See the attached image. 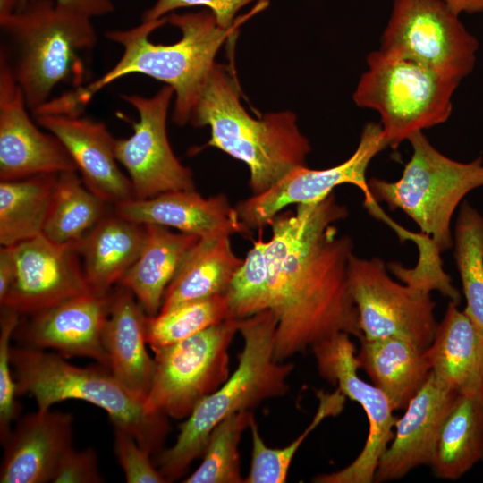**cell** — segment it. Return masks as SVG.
Listing matches in <instances>:
<instances>
[{"label": "cell", "instance_id": "obj_42", "mask_svg": "<svg viewBox=\"0 0 483 483\" xmlns=\"http://www.w3.org/2000/svg\"><path fill=\"white\" fill-rule=\"evenodd\" d=\"M15 275V263L11 246L0 249V302L7 295Z\"/></svg>", "mask_w": 483, "mask_h": 483}, {"label": "cell", "instance_id": "obj_4", "mask_svg": "<svg viewBox=\"0 0 483 483\" xmlns=\"http://www.w3.org/2000/svg\"><path fill=\"white\" fill-rule=\"evenodd\" d=\"M276 326L270 309L240 319L243 348L235 370L195 406L181 424L174 444L157 454L158 470L167 482L182 478L202 456L211 431L222 420L287 393L294 364L275 359Z\"/></svg>", "mask_w": 483, "mask_h": 483}, {"label": "cell", "instance_id": "obj_38", "mask_svg": "<svg viewBox=\"0 0 483 483\" xmlns=\"http://www.w3.org/2000/svg\"><path fill=\"white\" fill-rule=\"evenodd\" d=\"M114 453L128 483L167 482L153 464L152 453L141 447L127 432L114 428Z\"/></svg>", "mask_w": 483, "mask_h": 483}, {"label": "cell", "instance_id": "obj_8", "mask_svg": "<svg viewBox=\"0 0 483 483\" xmlns=\"http://www.w3.org/2000/svg\"><path fill=\"white\" fill-rule=\"evenodd\" d=\"M352 98L358 106L377 111L387 146L446 122L460 82L412 60L380 49L367 58Z\"/></svg>", "mask_w": 483, "mask_h": 483}, {"label": "cell", "instance_id": "obj_33", "mask_svg": "<svg viewBox=\"0 0 483 483\" xmlns=\"http://www.w3.org/2000/svg\"><path fill=\"white\" fill-rule=\"evenodd\" d=\"M254 418L251 410L238 411L222 420L211 431L199 466L183 483H243L239 442Z\"/></svg>", "mask_w": 483, "mask_h": 483}, {"label": "cell", "instance_id": "obj_1", "mask_svg": "<svg viewBox=\"0 0 483 483\" xmlns=\"http://www.w3.org/2000/svg\"><path fill=\"white\" fill-rule=\"evenodd\" d=\"M348 215L332 192L319 201L298 204L295 212L281 211L268 223L267 309L277 320L278 361L339 333L362 336L348 287L353 242L336 228Z\"/></svg>", "mask_w": 483, "mask_h": 483}, {"label": "cell", "instance_id": "obj_40", "mask_svg": "<svg viewBox=\"0 0 483 483\" xmlns=\"http://www.w3.org/2000/svg\"><path fill=\"white\" fill-rule=\"evenodd\" d=\"M97 451L92 447L69 449L61 458L54 473L53 483H100Z\"/></svg>", "mask_w": 483, "mask_h": 483}, {"label": "cell", "instance_id": "obj_13", "mask_svg": "<svg viewBox=\"0 0 483 483\" xmlns=\"http://www.w3.org/2000/svg\"><path fill=\"white\" fill-rule=\"evenodd\" d=\"M387 147L380 123H368L347 160L326 169H310L307 165L292 169L265 192L239 201L235 208L240 220L250 232L262 230L287 206L319 201L342 184L358 187L364 194L365 208L379 218L384 212L370 193L366 173L370 161Z\"/></svg>", "mask_w": 483, "mask_h": 483}, {"label": "cell", "instance_id": "obj_14", "mask_svg": "<svg viewBox=\"0 0 483 483\" xmlns=\"http://www.w3.org/2000/svg\"><path fill=\"white\" fill-rule=\"evenodd\" d=\"M174 94L173 88L165 85L151 97L121 95L139 115L138 122L132 123L131 135L116 138L114 144L116 159L127 171L134 199L195 190L191 170L176 157L167 136V114Z\"/></svg>", "mask_w": 483, "mask_h": 483}, {"label": "cell", "instance_id": "obj_10", "mask_svg": "<svg viewBox=\"0 0 483 483\" xmlns=\"http://www.w3.org/2000/svg\"><path fill=\"white\" fill-rule=\"evenodd\" d=\"M477 38L442 0H394L380 50L461 82L476 63Z\"/></svg>", "mask_w": 483, "mask_h": 483}, {"label": "cell", "instance_id": "obj_26", "mask_svg": "<svg viewBox=\"0 0 483 483\" xmlns=\"http://www.w3.org/2000/svg\"><path fill=\"white\" fill-rule=\"evenodd\" d=\"M142 250L118 284L129 289L148 317L158 314L165 292L185 257L199 240L158 225H145Z\"/></svg>", "mask_w": 483, "mask_h": 483}, {"label": "cell", "instance_id": "obj_37", "mask_svg": "<svg viewBox=\"0 0 483 483\" xmlns=\"http://www.w3.org/2000/svg\"><path fill=\"white\" fill-rule=\"evenodd\" d=\"M21 315L13 309L1 306L0 314V440L4 445L17 418V386L11 363V340Z\"/></svg>", "mask_w": 483, "mask_h": 483}, {"label": "cell", "instance_id": "obj_44", "mask_svg": "<svg viewBox=\"0 0 483 483\" xmlns=\"http://www.w3.org/2000/svg\"><path fill=\"white\" fill-rule=\"evenodd\" d=\"M17 7L18 0H0V17L13 13Z\"/></svg>", "mask_w": 483, "mask_h": 483}, {"label": "cell", "instance_id": "obj_31", "mask_svg": "<svg viewBox=\"0 0 483 483\" xmlns=\"http://www.w3.org/2000/svg\"><path fill=\"white\" fill-rule=\"evenodd\" d=\"M453 247L466 300L463 311L483 335V216L467 201L459 210Z\"/></svg>", "mask_w": 483, "mask_h": 483}, {"label": "cell", "instance_id": "obj_36", "mask_svg": "<svg viewBox=\"0 0 483 483\" xmlns=\"http://www.w3.org/2000/svg\"><path fill=\"white\" fill-rule=\"evenodd\" d=\"M417 248L419 258L414 267L406 268L400 263L391 262L388 264L391 273L403 284L429 292L438 291L450 301L460 303L461 293L453 286L451 276L444 271L441 252L436 245L426 237Z\"/></svg>", "mask_w": 483, "mask_h": 483}, {"label": "cell", "instance_id": "obj_12", "mask_svg": "<svg viewBox=\"0 0 483 483\" xmlns=\"http://www.w3.org/2000/svg\"><path fill=\"white\" fill-rule=\"evenodd\" d=\"M351 335L339 333L312 347L318 374L337 386L366 413L369 433L359 455L344 468L316 476L317 483H372L378 461L394 436L397 417L385 393L358 375L356 347Z\"/></svg>", "mask_w": 483, "mask_h": 483}, {"label": "cell", "instance_id": "obj_25", "mask_svg": "<svg viewBox=\"0 0 483 483\" xmlns=\"http://www.w3.org/2000/svg\"><path fill=\"white\" fill-rule=\"evenodd\" d=\"M356 357L394 411L404 410L431 373L424 348L400 337L360 339Z\"/></svg>", "mask_w": 483, "mask_h": 483}, {"label": "cell", "instance_id": "obj_2", "mask_svg": "<svg viewBox=\"0 0 483 483\" xmlns=\"http://www.w3.org/2000/svg\"><path fill=\"white\" fill-rule=\"evenodd\" d=\"M268 5V0H258L226 29L220 27L214 14L206 9L172 13L130 29L107 30L106 38L123 48L119 61L96 80L51 97L38 112L80 115L99 90L122 77L139 73L173 88L175 98L172 118L174 123L183 126L189 123L221 46L236 38L240 27Z\"/></svg>", "mask_w": 483, "mask_h": 483}, {"label": "cell", "instance_id": "obj_29", "mask_svg": "<svg viewBox=\"0 0 483 483\" xmlns=\"http://www.w3.org/2000/svg\"><path fill=\"white\" fill-rule=\"evenodd\" d=\"M57 175L0 181L1 246H13L43 234Z\"/></svg>", "mask_w": 483, "mask_h": 483}, {"label": "cell", "instance_id": "obj_28", "mask_svg": "<svg viewBox=\"0 0 483 483\" xmlns=\"http://www.w3.org/2000/svg\"><path fill=\"white\" fill-rule=\"evenodd\" d=\"M483 459V394H458L443 423L430 467L455 480Z\"/></svg>", "mask_w": 483, "mask_h": 483}, {"label": "cell", "instance_id": "obj_3", "mask_svg": "<svg viewBox=\"0 0 483 483\" xmlns=\"http://www.w3.org/2000/svg\"><path fill=\"white\" fill-rule=\"evenodd\" d=\"M242 90L233 60L215 63L189 118L194 127L209 126L214 147L243 162L253 195L273 187L292 169L306 165L311 151L293 113L251 117L241 102Z\"/></svg>", "mask_w": 483, "mask_h": 483}, {"label": "cell", "instance_id": "obj_15", "mask_svg": "<svg viewBox=\"0 0 483 483\" xmlns=\"http://www.w3.org/2000/svg\"><path fill=\"white\" fill-rule=\"evenodd\" d=\"M11 247L15 275L0 307L28 316L91 291L78 242L58 243L40 234Z\"/></svg>", "mask_w": 483, "mask_h": 483}, {"label": "cell", "instance_id": "obj_16", "mask_svg": "<svg viewBox=\"0 0 483 483\" xmlns=\"http://www.w3.org/2000/svg\"><path fill=\"white\" fill-rule=\"evenodd\" d=\"M110 300L111 292L89 291L23 316L26 319L21 317L13 338L21 346L51 349L65 359L89 358L108 367L103 335Z\"/></svg>", "mask_w": 483, "mask_h": 483}, {"label": "cell", "instance_id": "obj_9", "mask_svg": "<svg viewBox=\"0 0 483 483\" xmlns=\"http://www.w3.org/2000/svg\"><path fill=\"white\" fill-rule=\"evenodd\" d=\"M240 319L227 318L197 335L154 352V372L145 397L149 413L187 418L230 376L229 347Z\"/></svg>", "mask_w": 483, "mask_h": 483}, {"label": "cell", "instance_id": "obj_19", "mask_svg": "<svg viewBox=\"0 0 483 483\" xmlns=\"http://www.w3.org/2000/svg\"><path fill=\"white\" fill-rule=\"evenodd\" d=\"M457 395L430 373L397 418L374 482L399 479L417 467L431 465L441 428Z\"/></svg>", "mask_w": 483, "mask_h": 483}, {"label": "cell", "instance_id": "obj_18", "mask_svg": "<svg viewBox=\"0 0 483 483\" xmlns=\"http://www.w3.org/2000/svg\"><path fill=\"white\" fill-rule=\"evenodd\" d=\"M37 123L55 135L70 155L84 184L111 206L134 199L131 182L119 167L115 139L105 123L80 115L39 114Z\"/></svg>", "mask_w": 483, "mask_h": 483}, {"label": "cell", "instance_id": "obj_35", "mask_svg": "<svg viewBox=\"0 0 483 483\" xmlns=\"http://www.w3.org/2000/svg\"><path fill=\"white\" fill-rule=\"evenodd\" d=\"M267 241H253L242 266L233 275L225 297L230 318L242 319L267 309L268 266Z\"/></svg>", "mask_w": 483, "mask_h": 483}, {"label": "cell", "instance_id": "obj_5", "mask_svg": "<svg viewBox=\"0 0 483 483\" xmlns=\"http://www.w3.org/2000/svg\"><path fill=\"white\" fill-rule=\"evenodd\" d=\"M0 55L34 113L63 83L85 85L82 55L97 43L92 19L56 6L55 0H31L0 17Z\"/></svg>", "mask_w": 483, "mask_h": 483}, {"label": "cell", "instance_id": "obj_39", "mask_svg": "<svg viewBox=\"0 0 483 483\" xmlns=\"http://www.w3.org/2000/svg\"><path fill=\"white\" fill-rule=\"evenodd\" d=\"M255 1L258 0H157L143 12L141 21L159 20L180 8L203 6L214 14L220 27L226 29L234 23L242 8Z\"/></svg>", "mask_w": 483, "mask_h": 483}, {"label": "cell", "instance_id": "obj_20", "mask_svg": "<svg viewBox=\"0 0 483 483\" xmlns=\"http://www.w3.org/2000/svg\"><path fill=\"white\" fill-rule=\"evenodd\" d=\"M113 209L138 224L174 228L199 239L251 233L223 193L204 198L195 190L174 191L149 199H131Z\"/></svg>", "mask_w": 483, "mask_h": 483}, {"label": "cell", "instance_id": "obj_7", "mask_svg": "<svg viewBox=\"0 0 483 483\" xmlns=\"http://www.w3.org/2000/svg\"><path fill=\"white\" fill-rule=\"evenodd\" d=\"M408 140L412 154L401 178H371L369 191L377 202L411 217L442 253L453 247L451 220L455 209L469 192L483 187V159L463 163L449 158L422 131Z\"/></svg>", "mask_w": 483, "mask_h": 483}, {"label": "cell", "instance_id": "obj_34", "mask_svg": "<svg viewBox=\"0 0 483 483\" xmlns=\"http://www.w3.org/2000/svg\"><path fill=\"white\" fill-rule=\"evenodd\" d=\"M230 318L225 295L184 303L147 317L146 339L151 350L174 344Z\"/></svg>", "mask_w": 483, "mask_h": 483}, {"label": "cell", "instance_id": "obj_11", "mask_svg": "<svg viewBox=\"0 0 483 483\" xmlns=\"http://www.w3.org/2000/svg\"><path fill=\"white\" fill-rule=\"evenodd\" d=\"M348 287L361 338L400 337L424 349L430 345L437 322L429 292L394 281L381 258L354 254L348 265Z\"/></svg>", "mask_w": 483, "mask_h": 483}, {"label": "cell", "instance_id": "obj_30", "mask_svg": "<svg viewBox=\"0 0 483 483\" xmlns=\"http://www.w3.org/2000/svg\"><path fill=\"white\" fill-rule=\"evenodd\" d=\"M91 191L77 171L57 175L43 234L58 243L79 242L111 209Z\"/></svg>", "mask_w": 483, "mask_h": 483}, {"label": "cell", "instance_id": "obj_17", "mask_svg": "<svg viewBox=\"0 0 483 483\" xmlns=\"http://www.w3.org/2000/svg\"><path fill=\"white\" fill-rule=\"evenodd\" d=\"M24 95L0 55V181L76 171L61 141L29 115Z\"/></svg>", "mask_w": 483, "mask_h": 483}, {"label": "cell", "instance_id": "obj_6", "mask_svg": "<svg viewBox=\"0 0 483 483\" xmlns=\"http://www.w3.org/2000/svg\"><path fill=\"white\" fill-rule=\"evenodd\" d=\"M56 352L21 345L11 347V363L18 394L35 400L46 411L66 400H80L102 409L114 428L130 434L153 454L160 453L169 431L168 418L149 413L145 399L128 388L100 363L79 367Z\"/></svg>", "mask_w": 483, "mask_h": 483}, {"label": "cell", "instance_id": "obj_41", "mask_svg": "<svg viewBox=\"0 0 483 483\" xmlns=\"http://www.w3.org/2000/svg\"><path fill=\"white\" fill-rule=\"evenodd\" d=\"M31 0H18V7L21 8ZM57 7L90 19L104 16L114 12L112 0H55Z\"/></svg>", "mask_w": 483, "mask_h": 483}, {"label": "cell", "instance_id": "obj_43", "mask_svg": "<svg viewBox=\"0 0 483 483\" xmlns=\"http://www.w3.org/2000/svg\"><path fill=\"white\" fill-rule=\"evenodd\" d=\"M456 15L483 12V0H442Z\"/></svg>", "mask_w": 483, "mask_h": 483}, {"label": "cell", "instance_id": "obj_21", "mask_svg": "<svg viewBox=\"0 0 483 483\" xmlns=\"http://www.w3.org/2000/svg\"><path fill=\"white\" fill-rule=\"evenodd\" d=\"M72 439L71 413L37 410L23 415L4 444L0 482H51L61 458L73 447Z\"/></svg>", "mask_w": 483, "mask_h": 483}, {"label": "cell", "instance_id": "obj_23", "mask_svg": "<svg viewBox=\"0 0 483 483\" xmlns=\"http://www.w3.org/2000/svg\"><path fill=\"white\" fill-rule=\"evenodd\" d=\"M458 306L448 302L425 353L443 385L458 394H483V335Z\"/></svg>", "mask_w": 483, "mask_h": 483}, {"label": "cell", "instance_id": "obj_32", "mask_svg": "<svg viewBox=\"0 0 483 483\" xmlns=\"http://www.w3.org/2000/svg\"><path fill=\"white\" fill-rule=\"evenodd\" d=\"M318 406L303 432L290 445L283 448L268 447L261 437L253 418L249 428L252 440L250 468L243 483H284L292 459L307 436L326 418L339 415L345 404L346 396L336 388L332 393L318 390L316 393Z\"/></svg>", "mask_w": 483, "mask_h": 483}, {"label": "cell", "instance_id": "obj_27", "mask_svg": "<svg viewBox=\"0 0 483 483\" xmlns=\"http://www.w3.org/2000/svg\"><path fill=\"white\" fill-rule=\"evenodd\" d=\"M242 262L243 259L232 249L230 236L199 239L166 288L159 312L184 303L225 295Z\"/></svg>", "mask_w": 483, "mask_h": 483}, {"label": "cell", "instance_id": "obj_22", "mask_svg": "<svg viewBox=\"0 0 483 483\" xmlns=\"http://www.w3.org/2000/svg\"><path fill=\"white\" fill-rule=\"evenodd\" d=\"M147 317L129 289L121 284L114 287L103 335L108 367L120 381L144 399L155 366L154 358L147 351Z\"/></svg>", "mask_w": 483, "mask_h": 483}, {"label": "cell", "instance_id": "obj_24", "mask_svg": "<svg viewBox=\"0 0 483 483\" xmlns=\"http://www.w3.org/2000/svg\"><path fill=\"white\" fill-rule=\"evenodd\" d=\"M145 239V225L121 216L112 208L78 242L89 289L111 292L139 258Z\"/></svg>", "mask_w": 483, "mask_h": 483}]
</instances>
